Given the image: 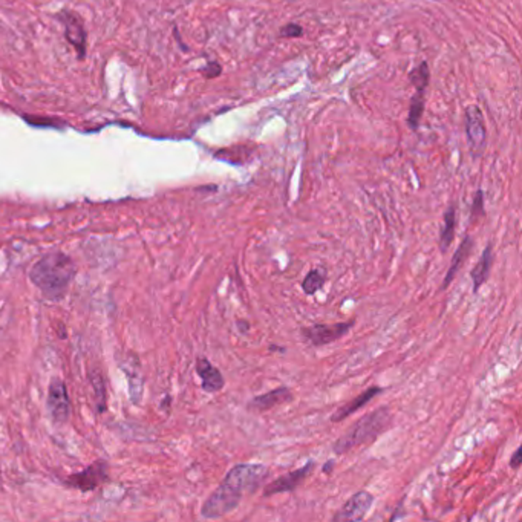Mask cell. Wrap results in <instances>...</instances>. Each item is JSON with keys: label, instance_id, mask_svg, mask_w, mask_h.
Here are the masks:
<instances>
[{"label": "cell", "instance_id": "cell-24", "mask_svg": "<svg viewBox=\"0 0 522 522\" xmlns=\"http://www.w3.org/2000/svg\"><path fill=\"white\" fill-rule=\"evenodd\" d=\"M238 328L241 333H248L250 331V323L245 320H238Z\"/></svg>", "mask_w": 522, "mask_h": 522}, {"label": "cell", "instance_id": "cell-25", "mask_svg": "<svg viewBox=\"0 0 522 522\" xmlns=\"http://www.w3.org/2000/svg\"><path fill=\"white\" fill-rule=\"evenodd\" d=\"M333 467H334V461H329L328 464L323 466V472H325V473H331V470H333Z\"/></svg>", "mask_w": 522, "mask_h": 522}, {"label": "cell", "instance_id": "cell-21", "mask_svg": "<svg viewBox=\"0 0 522 522\" xmlns=\"http://www.w3.org/2000/svg\"><path fill=\"white\" fill-rule=\"evenodd\" d=\"M484 216V193L482 190H478L475 201H473V207H472V218H481Z\"/></svg>", "mask_w": 522, "mask_h": 522}, {"label": "cell", "instance_id": "cell-14", "mask_svg": "<svg viewBox=\"0 0 522 522\" xmlns=\"http://www.w3.org/2000/svg\"><path fill=\"white\" fill-rule=\"evenodd\" d=\"M475 247L473 241L470 236H466V239L461 242V245L458 247L457 252H455L453 257H452V262H451V267H449V271L446 273V277H444V282H443V286L441 288L446 290L447 285H451L452 281L455 279V276H457V273L460 271V268L464 266V262L467 261V257L470 254V252H472Z\"/></svg>", "mask_w": 522, "mask_h": 522}, {"label": "cell", "instance_id": "cell-11", "mask_svg": "<svg viewBox=\"0 0 522 522\" xmlns=\"http://www.w3.org/2000/svg\"><path fill=\"white\" fill-rule=\"evenodd\" d=\"M293 400V392L288 388H277L270 391L267 394L257 395L254 399L248 403V409H253L256 412H266L268 409H273L275 406H279V404H284L286 401Z\"/></svg>", "mask_w": 522, "mask_h": 522}, {"label": "cell", "instance_id": "cell-7", "mask_svg": "<svg viewBox=\"0 0 522 522\" xmlns=\"http://www.w3.org/2000/svg\"><path fill=\"white\" fill-rule=\"evenodd\" d=\"M57 19L64 28V35L71 45L77 49L80 57L86 53V31L83 21L77 16V12L63 10L57 14Z\"/></svg>", "mask_w": 522, "mask_h": 522}, {"label": "cell", "instance_id": "cell-13", "mask_svg": "<svg viewBox=\"0 0 522 522\" xmlns=\"http://www.w3.org/2000/svg\"><path fill=\"white\" fill-rule=\"evenodd\" d=\"M383 392V389L379 388V386H372L369 389H366L365 392H362L360 395H357L356 399H352L351 401H348L347 404H343L342 408H339L336 410V412L333 414V417H331V421L333 423H339V421H343L345 418H348L349 415H352L354 412H357L358 409H362L363 406H366L367 403H369L374 397H377L379 394Z\"/></svg>", "mask_w": 522, "mask_h": 522}, {"label": "cell", "instance_id": "cell-5", "mask_svg": "<svg viewBox=\"0 0 522 522\" xmlns=\"http://www.w3.org/2000/svg\"><path fill=\"white\" fill-rule=\"evenodd\" d=\"M354 322H342L334 325H313L302 329V336L314 347H323L342 339L349 333Z\"/></svg>", "mask_w": 522, "mask_h": 522}, {"label": "cell", "instance_id": "cell-4", "mask_svg": "<svg viewBox=\"0 0 522 522\" xmlns=\"http://www.w3.org/2000/svg\"><path fill=\"white\" fill-rule=\"evenodd\" d=\"M466 134L472 155L480 157L486 149L487 130L482 112L478 106H469L466 109Z\"/></svg>", "mask_w": 522, "mask_h": 522}, {"label": "cell", "instance_id": "cell-10", "mask_svg": "<svg viewBox=\"0 0 522 522\" xmlns=\"http://www.w3.org/2000/svg\"><path fill=\"white\" fill-rule=\"evenodd\" d=\"M314 466H315V462L310 461V462H306L304 467L294 470V472L279 476L277 480H275L273 482H270L268 486L266 487V490H263V496L270 498V496L277 495V494H284V491H293L294 489H297L299 484L302 482L308 475H310V472L314 469Z\"/></svg>", "mask_w": 522, "mask_h": 522}, {"label": "cell", "instance_id": "cell-15", "mask_svg": "<svg viewBox=\"0 0 522 522\" xmlns=\"http://www.w3.org/2000/svg\"><path fill=\"white\" fill-rule=\"evenodd\" d=\"M491 262H494L491 245H487L486 250L482 252L481 259L478 261L476 267L472 271H470V276H472V281H473V291L475 293L480 290V286L482 284L487 282L489 275H490V268H491Z\"/></svg>", "mask_w": 522, "mask_h": 522}, {"label": "cell", "instance_id": "cell-2", "mask_svg": "<svg viewBox=\"0 0 522 522\" xmlns=\"http://www.w3.org/2000/svg\"><path fill=\"white\" fill-rule=\"evenodd\" d=\"M76 275V266L68 254L49 253L29 271V279L46 297L60 299Z\"/></svg>", "mask_w": 522, "mask_h": 522}, {"label": "cell", "instance_id": "cell-1", "mask_svg": "<svg viewBox=\"0 0 522 522\" xmlns=\"http://www.w3.org/2000/svg\"><path fill=\"white\" fill-rule=\"evenodd\" d=\"M268 476L263 464H236L229 470L220 486L204 503L201 514L205 519H218L232 513L245 494H254Z\"/></svg>", "mask_w": 522, "mask_h": 522}, {"label": "cell", "instance_id": "cell-6", "mask_svg": "<svg viewBox=\"0 0 522 522\" xmlns=\"http://www.w3.org/2000/svg\"><path fill=\"white\" fill-rule=\"evenodd\" d=\"M48 409L55 423L68 421L71 415V401L68 389L62 380H54L48 389Z\"/></svg>", "mask_w": 522, "mask_h": 522}, {"label": "cell", "instance_id": "cell-9", "mask_svg": "<svg viewBox=\"0 0 522 522\" xmlns=\"http://www.w3.org/2000/svg\"><path fill=\"white\" fill-rule=\"evenodd\" d=\"M106 480H107V467L105 462L97 461V462H94L92 466L85 469L83 472L69 476L68 480H66V482H68L69 486L82 491H91L94 489H97L98 486H101V484Z\"/></svg>", "mask_w": 522, "mask_h": 522}, {"label": "cell", "instance_id": "cell-19", "mask_svg": "<svg viewBox=\"0 0 522 522\" xmlns=\"http://www.w3.org/2000/svg\"><path fill=\"white\" fill-rule=\"evenodd\" d=\"M410 82L417 87V91H426L429 83V66L426 62H423L417 69L410 72Z\"/></svg>", "mask_w": 522, "mask_h": 522}, {"label": "cell", "instance_id": "cell-23", "mask_svg": "<svg viewBox=\"0 0 522 522\" xmlns=\"http://www.w3.org/2000/svg\"><path fill=\"white\" fill-rule=\"evenodd\" d=\"M521 455H522V449H521V447H518V449L514 451L512 460H510V467L512 469H518L521 466V462H522Z\"/></svg>", "mask_w": 522, "mask_h": 522}, {"label": "cell", "instance_id": "cell-16", "mask_svg": "<svg viewBox=\"0 0 522 522\" xmlns=\"http://www.w3.org/2000/svg\"><path fill=\"white\" fill-rule=\"evenodd\" d=\"M455 223H457V218H455V207H449L446 210L444 227L440 234V248L443 253H446L452 245V241L455 238Z\"/></svg>", "mask_w": 522, "mask_h": 522}, {"label": "cell", "instance_id": "cell-12", "mask_svg": "<svg viewBox=\"0 0 522 522\" xmlns=\"http://www.w3.org/2000/svg\"><path fill=\"white\" fill-rule=\"evenodd\" d=\"M196 372L201 377L202 389L205 392H218L224 388L225 380L218 367L213 366L207 358H198Z\"/></svg>", "mask_w": 522, "mask_h": 522}, {"label": "cell", "instance_id": "cell-18", "mask_svg": "<svg viewBox=\"0 0 522 522\" xmlns=\"http://www.w3.org/2000/svg\"><path fill=\"white\" fill-rule=\"evenodd\" d=\"M424 110V91H417V94L412 97V101H410V109H409V126L412 129L418 128V123L421 120Z\"/></svg>", "mask_w": 522, "mask_h": 522}, {"label": "cell", "instance_id": "cell-17", "mask_svg": "<svg viewBox=\"0 0 522 522\" xmlns=\"http://www.w3.org/2000/svg\"><path fill=\"white\" fill-rule=\"evenodd\" d=\"M327 282V275L323 270H311L310 273L306 275L302 282V290L305 294L311 296V294L317 293L319 290L323 288V285Z\"/></svg>", "mask_w": 522, "mask_h": 522}, {"label": "cell", "instance_id": "cell-20", "mask_svg": "<svg viewBox=\"0 0 522 522\" xmlns=\"http://www.w3.org/2000/svg\"><path fill=\"white\" fill-rule=\"evenodd\" d=\"M302 34V26H299L296 24H288L281 29V37H286V39H296V37H300Z\"/></svg>", "mask_w": 522, "mask_h": 522}, {"label": "cell", "instance_id": "cell-8", "mask_svg": "<svg viewBox=\"0 0 522 522\" xmlns=\"http://www.w3.org/2000/svg\"><path fill=\"white\" fill-rule=\"evenodd\" d=\"M372 504H374V496L369 494V491H366V490L357 491V494L352 495L348 501L345 503L342 509L334 514L333 521L336 522L337 521L339 522L362 521L366 516V513L369 512Z\"/></svg>", "mask_w": 522, "mask_h": 522}, {"label": "cell", "instance_id": "cell-3", "mask_svg": "<svg viewBox=\"0 0 522 522\" xmlns=\"http://www.w3.org/2000/svg\"><path fill=\"white\" fill-rule=\"evenodd\" d=\"M391 423L392 414L389 408L383 406L376 409L374 412H369L363 418H360L342 438L336 441L333 446L334 453L342 455L356 449L358 446L371 443V441L379 438V435H381L391 426Z\"/></svg>", "mask_w": 522, "mask_h": 522}, {"label": "cell", "instance_id": "cell-22", "mask_svg": "<svg viewBox=\"0 0 522 522\" xmlns=\"http://www.w3.org/2000/svg\"><path fill=\"white\" fill-rule=\"evenodd\" d=\"M220 71H223V69H220V66L218 63H215V62H211V63L207 64V68L202 69V73H204L205 77L213 78V77H218L219 73H220Z\"/></svg>", "mask_w": 522, "mask_h": 522}]
</instances>
